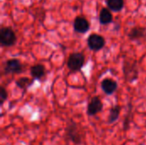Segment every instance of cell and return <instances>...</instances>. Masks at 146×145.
<instances>
[{"mask_svg":"<svg viewBox=\"0 0 146 145\" xmlns=\"http://www.w3.org/2000/svg\"><path fill=\"white\" fill-rule=\"evenodd\" d=\"M122 71L125 80L128 83H133L139 78V68L135 61L125 60L123 62Z\"/></svg>","mask_w":146,"mask_h":145,"instance_id":"cell-1","label":"cell"},{"mask_svg":"<svg viewBox=\"0 0 146 145\" xmlns=\"http://www.w3.org/2000/svg\"><path fill=\"white\" fill-rule=\"evenodd\" d=\"M106 4L110 10L119 12L124 7V0H106Z\"/></svg>","mask_w":146,"mask_h":145,"instance_id":"cell-15","label":"cell"},{"mask_svg":"<svg viewBox=\"0 0 146 145\" xmlns=\"http://www.w3.org/2000/svg\"><path fill=\"white\" fill-rule=\"evenodd\" d=\"M87 45L90 50L99 51L105 45V38L98 33H92L87 38Z\"/></svg>","mask_w":146,"mask_h":145,"instance_id":"cell-5","label":"cell"},{"mask_svg":"<svg viewBox=\"0 0 146 145\" xmlns=\"http://www.w3.org/2000/svg\"><path fill=\"white\" fill-rule=\"evenodd\" d=\"M34 79H30L27 77H21L19 79H17L15 80V85L17 87H19L20 89L23 90L24 91H26L34 82Z\"/></svg>","mask_w":146,"mask_h":145,"instance_id":"cell-13","label":"cell"},{"mask_svg":"<svg viewBox=\"0 0 146 145\" xmlns=\"http://www.w3.org/2000/svg\"><path fill=\"white\" fill-rule=\"evenodd\" d=\"M131 116H132V105L129 104V109L127 110V114L126 115V117H125L124 122H123V130L124 131H127L130 127Z\"/></svg>","mask_w":146,"mask_h":145,"instance_id":"cell-16","label":"cell"},{"mask_svg":"<svg viewBox=\"0 0 146 145\" xmlns=\"http://www.w3.org/2000/svg\"><path fill=\"white\" fill-rule=\"evenodd\" d=\"M90 29V23L84 16H77L74 21V30L78 33H86Z\"/></svg>","mask_w":146,"mask_h":145,"instance_id":"cell-8","label":"cell"},{"mask_svg":"<svg viewBox=\"0 0 146 145\" xmlns=\"http://www.w3.org/2000/svg\"><path fill=\"white\" fill-rule=\"evenodd\" d=\"M102 91L107 95H112L118 88V83L110 78H106L101 82Z\"/></svg>","mask_w":146,"mask_h":145,"instance_id":"cell-9","label":"cell"},{"mask_svg":"<svg viewBox=\"0 0 146 145\" xmlns=\"http://www.w3.org/2000/svg\"><path fill=\"white\" fill-rule=\"evenodd\" d=\"M4 72L7 74H17L23 71V65L16 58L7 60L4 63Z\"/></svg>","mask_w":146,"mask_h":145,"instance_id":"cell-6","label":"cell"},{"mask_svg":"<svg viewBox=\"0 0 146 145\" xmlns=\"http://www.w3.org/2000/svg\"><path fill=\"white\" fill-rule=\"evenodd\" d=\"M113 21V15L110 11V9L103 8L99 14V22L102 25H107L111 23Z\"/></svg>","mask_w":146,"mask_h":145,"instance_id":"cell-12","label":"cell"},{"mask_svg":"<svg viewBox=\"0 0 146 145\" xmlns=\"http://www.w3.org/2000/svg\"><path fill=\"white\" fill-rule=\"evenodd\" d=\"M103 109H104V104H103L100 97L98 96H95V97H92L91 98L90 102L88 103L86 114L88 116L92 117V116H94L97 114L100 113L103 110Z\"/></svg>","mask_w":146,"mask_h":145,"instance_id":"cell-7","label":"cell"},{"mask_svg":"<svg viewBox=\"0 0 146 145\" xmlns=\"http://www.w3.org/2000/svg\"><path fill=\"white\" fill-rule=\"evenodd\" d=\"M121 108L120 105H115L110 109V115L108 118V124H113L115 123L120 116Z\"/></svg>","mask_w":146,"mask_h":145,"instance_id":"cell-14","label":"cell"},{"mask_svg":"<svg viewBox=\"0 0 146 145\" xmlns=\"http://www.w3.org/2000/svg\"><path fill=\"white\" fill-rule=\"evenodd\" d=\"M8 99V92L3 86L0 87V103L3 105L4 102Z\"/></svg>","mask_w":146,"mask_h":145,"instance_id":"cell-17","label":"cell"},{"mask_svg":"<svg viewBox=\"0 0 146 145\" xmlns=\"http://www.w3.org/2000/svg\"><path fill=\"white\" fill-rule=\"evenodd\" d=\"M17 40L15 32L8 26L0 29V43L3 47H11L15 44Z\"/></svg>","mask_w":146,"mask_h":145,"instance_id":"cell-4","label":"cell"},{"mask_svg":"<svg viewBox=\"0 0 146 145\" xmlns=\"http://www.w3.org/2000/svg\"><path fill=\"white\" fill-rule=\"evenodd\" d=\"M65 137L69 141L74 144H80L82 142V136L79 126L76 122L69 121L65 128Z\"/></svg>","mask_w":146,"mask_h":145,"instance_id":"cell-2","label":"cell"},{"mask_svg":"<svg viewBox=\"0 0 146 145\" xmlns=\"http://www.w3.org/2000/svg\"><path fill=\"white\" fill-rule=\"evenodd\" d=\"M85 56L81 52L71 53L67 61V67L71 72H79L85 64Z\"/></svg>","mask_w":146,"mask_h":145,"instance_id":"cell-3","label":"cell"},{"mask_svg":"<svg viewBox=\"0 0 146 145\" xmlns=\"http://www.w3.org/2000/svg\"><path fill=\"white\" fill-rule=\"evenodd\" d=\"M128 38L132 41H138L146 38V29L141 26H135L128 32Z\"/></svg>","mask_w":146,"mask_h":145,"instance_id":"cell-10","label":"cell"},{"mask_svg":"<svg viewBox=\"0 0 146 145\" xmlns=\"http://www.w3.org/2000/svg\"><path fill=\"white\" fill-rule=\"evenodd\" d=\"M46 70L43 64H35L30 68V74L34 79H41L45 75Z\"/></svg>","mask_w":146,"mask_h":145,"instance_id":"cell-11","label":"cell"}]
</instances>
